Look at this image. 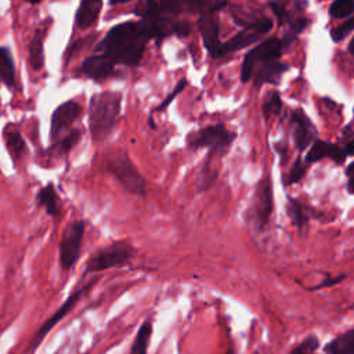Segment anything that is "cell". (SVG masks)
<instances>
[{
    "label": "cell",
    "mask_w": 354,
    "mask_h": 354,
    "mask_svg": "<svg viewBox=\"0 0 354 354\" xmlns=\"http://www.w3.org/2000/svg\"><path fill=\"white\" fill-rule=\"evenodd\" d=\"M0 82L8 87L15 86V66L8 47L0 46Z\"/></svg>",
    "instance_id": "22"
},
{
    "label": "cell",
    "mask_w": 354,
    "mask_h": 354,
    "mask_svg": "<svg viewBox=\"0 0 354 354\" xmlns=\"http://www.w3.org/2000/svg\"><path fill=\"white\" fill-rule=\"evenodd\" d=\"M346 177H347V192L354 195V162H351L346 169Z\"/></svg>",
    "instance_id": "34"
},
{
    "label": "cell",
    "mask_w": 354,
    "mask_h": 354,
    "mask_svg": "<svg viewBox=\"0 0 354 354\" xmlns=\"http://www.w3.org/2000/svg\"><path fill=\"white\" fill-rule=\"evenodd\" d=\"M131 0H109L111 4H124V3H129Z\"/></svg>",
    "instance_id": "36"
},
{
    "label": "cell",
    "mask_w": 354,
    "mask_h": 354,
    "mask_svg": "<svg viewBox=\"0 0 354 354\" xmlns=\"http://www.w3.org/2000/svg\"><path fill=\"white\" fill-rule=\"evenodd\" d=\"M104 167L127 192L142 198L147 195V181L126 151L116 149L109 152L104 159Z\"/></svg>",
    "instance_id": "3"
},
{
    "label": "cell",
    "mask_w": 354,
    "mask_h": 354,
    "mask_svg": "<svg viewBox=\"0 0 354 354\" xmlns=\"http://www.w3.org/2000/svg\"><path fill=\"white\" fill-rule=\"evenodd\" d=\"M185 86H187V80H185V79L180 80V82H178V84L174 87L173 93H170V94L165 98V101H163V102L156 108V111L165 109V108H166V106H167V105H169V104H170V102H171V101H173V100H174V98L181 93V91H183V90H184V87H185Z\"/></svg>",
    "instance_id": "32"
},
{
    "label": "cell",
    "mask_w": 354,
    "mask_h": 354,
    "mask_svg": "<svg viewBox=\"0 0 354 354\" xmlns=\"http://www.w3.org/2000/svg\"><path fill=\"white\" fill-rule=\"evenodd\" d=\"M86 231V223L83 220H75L62 232L59 242V266L64 271L71 270L80 257L83 236Z\"/></svg>",
    "instance_id": "6"
},
{
    "label": "cell",
    "mask_w": 354,
    "mask_h": 354,
    "mask_svg": "<svg viewBox=\"0 0 354 354\" xmlns=\"http://www.w3.org/2000/svg\"><path fill=\"white\" fill-rule=\"evenodd\" d=\"M80 130L75 129V130H71L68 134H65L64 137H61L59 140L54 141L53 145L50 147V152L53 155H66L77 142H79V138H80Z\"/></svg>",
    "instance_id": "24"
},
{
    "label": "cell",
    "mask_w": 354,
    "mask_h": 354,
    "mask_svg": "<svg viewBox=\"0 0 354 354\" xmlns=\"http://www.w3.org/2000/svg\"><path fill=\"white\" fill-rule=\"evenodd\" d=\"M37 206L43 207L46 213L54 218H58L61 214V199L55 191V187L53 183L46 184L41 187L36 194Z\"/></svg>",
    "instance_id": "16"
},
{
    "label": "cell",
    "mask_w": 354,
    "mask_h": 354,
    "mask_svg": "<svg viewBox=\"0 0 354 354\" xmlns=\"http://www.w3.org/2000/svg\"><path fill=\"white\" fill-rule=\"evenodd\" d=\"M289 69L288 65L279 62L278 59L263 62L260 66H257V71L254 73V83L256 86H261L264 83L277 84L279 82V77L283 72Z\"/></svg>",
    "instance_id": "15"
},
{
    "label": "cell",
    "mask_w": 354,
    "mask_h": 354,
    "mask_svg": "<svg viewBox=\"0 0 354 354\" xmlns=\"http://www.w3.org/2000/svg\"><path fill=\"white\" fill-rule=\"evenodd\" d=\"M270 7H271L272 12L275 14L277 21H278L279 25H283L285 22H290V21H292L290 14L288 12V10L285 8V6H283L281 1L272 0V1H270Z\"/></svg>",
    "instance_id": "31"
},
{
    "label": "cell",
    "mask_w": 354,
    "mask_h": 354,
    "mask_svg": "<svg viewBox=\"0 0 354 354\" xmlns=\"http://www.w3.org/2000/svg\"><path fill=\"white\" fill-rule=\"evenodd\" d=\"M346 158H347V155H346L344 149L340 148L339 145L332 144L329 141H324V140H315L313 142V145L310 147L304 160H306V163L311 165V163L319 162L322 159H330L337 165H343Z\"/></svg>",
    "instance_id": "13"
},
{
    "label": "cell",
    "mask_w": 354,
    "mask_h": 354,
    "mask_svg": "<svg viewBox=\"0 0 354 354\" xmlns=\"http://www.w3.org/2000/svg\"><path fill=\"white\" fill-rule=\"evenodd\" d=\"M94 283V281L93 282H90L87 286H83V288H80V289H77V290H75L73 293H71L69 295V297L61 304V307L53 314V315H50V318L39 328V330L36 332V335L33 336V339H32V342H30V344L28 346V348H29V353L32 354L37 347H39V344L43 342V339L46 337V335L76 306V303L79 301V299L88 290V288L91 286Z\"/></svg>",
    "instance_id": "10"
},
{
    "label": "cell",
    "mask_w": 354,
    "mask_h": 354,
    "mask_svg": "<svg viewBox=\"0 0 354 354\" xmlns=\"http://www.w3.org/2000/svg\"><path fill=\"white\" fill-rule=\"evenodd\" d=\"M274 209V196H272V184L271 177H263L254 189L253 202L249 209V217L253 221L257 230H263L272 214Z\"/></svg>",
    "instance_id": "8"
},
{
    "label": "cell",
    "mask_w": 354,
    "mask_h": 354,
    "mask_svg": "<svg viewBox=\"0 0 354 354\" xmlns=\"http://www.w3.org/2000/svg\"><path fill=\"white\" fill-rule=\"evenodd\" d=\"M290 126L293 130L295 145L299 149V152H301L314 141L317 130L313 122L307 118V115L301 109H296L292 112Z\"/></svg>",
    "instance_id": "11"
},
{
    "label": "cell",
    "mask_w": 354,
    "mask_h": 354,
    "mask_svg": "<svg viewBox=\"0 0 354 354\" xmlns=\"http://www.w3.org/2000/svg\"><path fill=\"white\" fill-rule=\"evenodd\" d=\"M82 113V106L76 101H66L55 108L51 116V126H50V138L51 141H57L65 134H68L72 124L79 119Z\"/></svg>",
    "instance_id": "9"
},
{
    "label": "cell",
    "mask_w": 354,
    "mask_h": 354,
    "mask_svg": "<svg viewBox=\"0 0 354 354\" xmlns=\"http://www.w3.org/2000/svg\"><path fill=\"white\" fill-rule=\"evenodd\" d=\"M283 50H285L283 43L278 37H270V39L261 41L260 44H257L256 47H253L252 50H249L242 62L241 80L243 83L249 82L250 77L253 76V72H254V68L257 64L278 59L282 55Z\"/></svg>",
    "instance_id": "7"
},
{
    "label": "cell",
    "mask_w": 354,
    "mask_h": 354,
    "mask_svg": "<svg viewBox=\"0 0 354 354\" xmlns=\"http://www.w3.org/2000/svg\"><path fill=\"white\" fill-rule=\"evenodd\" d=\"M152 330H153V326H152L151 321L142 322V325L140 326V329L134 337V342L131 344L130 354H147L148 344H149L151 336H152Z\"/></svg>",
    "instance_id": "23"
},
{
    "label": "cell",
    "mask_w": 354,
    "mask_h": 354,
    "mask_svg": "<svg viewBox=\"0 0 354 354\" xmlns=\"http://www.w3.org/2000/svg\"><path fill=\"white\" fill-rule=\"evenodd\" d=\"M198 28L202 35L203 46L207 50V53L217 58L221 57L220 50H221V41L218 39V21L213 14H203L198 19Z\"/></svg>",
    "instance_id": "12"
},
{
    "label": "cell",
    "mask_w": 354,
    "mask_h": 354,
    "mask_svg": "<svg viewBox=\"0 0 354 354\" xmlns=\"http://www.w3.org/2000/svg\"><path fill=\"white\" fill-rule=\"evenodd\" d=\"M261 35L257 33L256 30L250 29V28H245L242 32H239L238 35H235L234 37H231L230 40H227L225 43H221V50H220V54L221 57L228 54V53H232V51H236V50H241L249 44H253L256 40H259Z\"/></svg>",
    "instance_id": "18"
},
{
    "label": "cell",
    "mask_w": 354,
    "mask_h": 354,
    "mask_svg": "<svg viewBox=\"0 0 354 354\" xmlns=\"http://www.w3.org/2000/svg\"><path fill=\"white\" fill-rule=\"evenodd\" d=\"M344 152L347 156H353L354 155V138L351 141H348L346 145H344Z\"/></svg>",
    "instance_id": "35"
},
{
    "label": "cell",
    "mask_w": 354,
    "mask_h": 354,
    "mask_svg": "<svg viewBox=\"0 0 354 354\" xmlns=\"http://www.w3.org/2000/svg\"><path fill=\"white\" fill-rule=\"evenodd\" d=\"M286 212H288V216H289L290 221L295 224V227L301 230L307 225L308 216L306 214L301 202H299L295 198H289L288 205H286Z\"/></svg>",
    "instance_id": "25"
},
{
    "label": "cell",
    "mask_w": 354,
    "mask_h": 354,
    "mask_svg": "<svg viewBox=\"0 0 354 354\" xmlns=\"http://www.w3.org/2000/svg\"><path fill=\"white\" fill-rule=\"evenodd\" d=\"M326 354H354V328L337 335L324 347Z\"/></svg>",
    "instance_id": "20"
},
{
    "label": "cell",
    "mask_w": 354,
    "mask_h": 354,
    "mask_svg": "<svg viewBox=\"0 0 354 354\" xmlns=\"http://www.w3.org/2000/svg\"><path fill=\"white\" fill-rule=\"evenodd\" d=\"M308 166H310V165L306 163V160H303L301 158H297V159L293 162V165H292V167H290V170H289V173H288V177H286V180H285V184L293 185V184H296V183H300V181L303 180V177L306 176Z\"/></svg>",
    "instance_id": "26"
},
{
    "label": "cell",
    "mask_w": 354,
    "mask_h": 354,
    "mask_svg": "<svg viewBox=\"0 0 354 354\" xmlns=\"http://www.w3.org/2000/svg\"><path fill=\"white\" fill-rule=\"evenodd\" d=\"M151 39H153L152 33L144 21L123 22L109 29L95 47V53L108 55L115 64L136 66L142 58L147 41Z\"/></svg>",
    "instance_id": "1"
},
{
    "label": "cell",
    "mask_w": 354,
    "mask_h": 354,
    "mask_svg": "<svg viewBox=\"0 0 354 354\" xmlns=\"http://www.w3.org/2000/svg\"><path fill=\"white\" fill-rule=\"evenodd\" d=\"M46 29H37L35 36L29 44V65L33 71H40L44 65V51H43V40H44Z\"/></svg>",
    "instance_id": "21"
},
{
    "label": "cell",
    "mask_w": 354,
    "mask_h": 354,
    "mask_svg": "<svg viewBox=\"0 0 354 354\" xmlns=\"http://www.w3.org/2000/svg\"><path fill=\"white\" fill-rule=\"evenodd\" d=\"M235 140V133L230 131L224 124L206 126L198 131L188 136V145L194 149L207 148L210 155H223L227 152L232 141Z\"/></svg>",
    "instance_id": "5"
},
{
    "label": "cell",
    "mask_w": 354,
    "mask_h": 354,
    "mask_svg": "<svg viewBox=\"0 0 354 354\" xmlns=\"http://www.w3.org/2000/svg\"><path fill=\"white\" fill-rule=\"evenodd\" d=\"M25 1H28V3H30V4H39L41 0H25Z\"/></svg>",
    "instance_id": "38"
},
{
    "label": "cell",
    "mask_w": 354,
    "mask_h": 354,
    "mask_svg": "<svg viewBox=\"0 0 354 354\" xmlns=\"http://www.w3.org/2000/svg\"><path fill=\"white\" fill-rule=\"evenodd\" d=\"M102 8V0H82L76 11V24L79 28L86 29L97 24Z\"/></svg>",
    "instance_id": "17"
},
{
    "label": "cell",
    "mask_w": 354,
    "mask_h": 354,
    "mask_svg": "<svg viewBox=\"0 0 354 354\" xmlns=\"http://www.w3.org/2000/svg\"><path fill=\"white\" fill-rule=\"evenodd\" d=\"M122 106V95L115 91L94 94L88 105V129L93 141H104L113 130Z\"/></svg>",
    "instance_id": "2"
},
{
    "label": "cell",
    "mask_w": 354,
    "mask_h": 354,
    "mask_svg": "<svg viewBox=\"0 0 354 354\" xmlns=\"http://www.w3.org/2000/svg\"><path fill=\"white\" fill-rule=\"evenodd\" d=\"M344 279H346V275H344V274H340V275H337V277H328V278L322 279L318 285L313 286V288H311V290H317V289H322V288L333 286V285H336V283H339V282H342V281H344Z\"/></svg>",
    "instance_id": "33"
},
{
    "label": "cell",
    "mask_w": 354,
    "mask_h": 354,
    "mask_svg": "<svg viewBox=\"0 0 354 354\" xmlns=\"http://www.w3.org/2000/svg\"><path fill=\"white\" fill-rule=\"evenodd\" d=\"M348 53L354 55V37L351 39V41H350V44H348Z\"/></svg>",
    "instance_id": "37"
},
{
    "label": "cell",
    "mask_w": 354,
    "mask_h": 354,
    "mask_svg": "<svg viewBox=\"0 0 354 354\" xmlns=\"http://www.w3.org/2000/svg\"><path fill=\"white\" fill-rule=\"evenodd\" d=\"M83 75L94 79V80H102L106 79L113 73L115 62L105 54L97 53L90 57H87L80 66Z\"/></svg>",
    "instance_id": "14"
},
{
    "label": "cell",
    "mask_w": 354,
    "mask_h": 354,
    "mask_svg": "<svg viewBox=\"0 0 354 354\" xmlns=\"http://www.w3.org/2000/svg\"><path fill=\"white\" fill-rule=\"evenodd\" d=\"M4 142L8 149V153L14 162H18L22 159L24 153L26 152V142L24 137L21 136L19 130L14 127L4 129Z\"/></svg>",
    "instance_id": "19"
},
{
    "label": "cell",
    "mask_w": 354,
    "mask_h": 354,
    "mask_svg": "<svg viewBox=\"0 0 354 354\" xmlns=\"http://www.w3.org/2000/svg\"><path fill=\"white\" fill-rule=\"evenodd\" d=\"M136 254V248L129 239L115 241L104 248H101L97 253H94L84 268V274L101 272L109 268L122 267L131 261Z\"/></svg>",
    "instance_id": "4"
},
{
    "label": "cell",
    "mask_w": 354,
    "mask_h": 354,
    "mask_svg": "<svg viewBox=\"0 0 354 354\" xmlns=\"http://www.w3.org/2000/svg\"><path fill=\"white\" fill-rule=\"evenodd\" d=\"M351 30H354V17H351L350 19H347L346 22H343L342 25H339L337 28H335L330 32V37L333 41H340L343 40Z\"/></svg>",
    "instance_id": "30"
},
{
    "label": "cell",
    "mask_w": 354,
    "mask_h": 354,
    "mask_svg": "<svg viewBox=\"0 0 354 354\" xmlns=\"http://www.w3.org/2000/svg\"><path fill=\"white\" fill-rule=\"evenodd\" d=\"M319 347V340L315 335L306 336L299 344H296L289 354H317Z\"/></svg>",
    "instance_id": "27"
},
{
    "label": "cell",
    "mask_w": 354,
    "mask_h": 354,
    "mask_svg": "<svg viewBox=\"0 0 354 354\" xmlns=\"http://www.w3.org/2000/svg\"><path fill=\"white\" fill-rule=\"evenodd\" d=\"M281 108H282L281 95L278 91H274L267 97V100L263 105V115L266 119H270L271 116L278 115L281 112Z\"/></svg>",
    "instance_id": "29"
},
{
    "label": "cell",
    "mask_w": 354,
    "mask_h": 354,
    "mask_svg": "<svg viewBox=\"0 0 354 354\" xmlns=\"http://www.w3.org/2000/svg\"><path fill=\"white\" fill-rule=\"evenodd\" d=\"M354 12V0H335L329 7V15L333 18H344Z\"/></svg>",
    "instance_id": "28"
}]
</instances>
